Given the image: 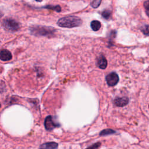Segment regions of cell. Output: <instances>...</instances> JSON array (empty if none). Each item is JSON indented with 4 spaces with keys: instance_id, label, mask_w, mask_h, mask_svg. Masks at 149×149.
<instances>
[{
    "instance_id": "1",
    "label": "cell",
    "mask_w": 149,
    "mask_h": 149,
    "mask_svg": "<svg viewBox=\"0 0 149 149\" xmlns=\"http://www.w3.org/2000/svg\"><path fill=\"white\" fill-rule=\"evenodd\" d=\"M82 24L81 19L76 16H68L60 18L57 24L61 27L73 28L81 26Z\"/></svg>"
},
{
    "instance_id": "2",
    "label": "cell",
    "mask_w": 149,
    "mask_h": 149,
    "mask_svg": "<svg viewBox=\"0 0 149 149\" xmlns=\"http://www.w3.org/2000/svg\"><path fill=\"white\" fill-rule=\"evenodd\" d=\"M31 34L36 36H47L54 33L56 30L52 27L43 26H34L30 28Z\"/></svg>"
},
{
    "instance_id": "3",
    "label": "cell",
    "mask_w": 149,
    "mask_h": 149,
    "mask_svg": "<svg viewBox=\"0 0 149 149\" xmlns=\"http://www.w3.org/2000/svg\"><path fill=\"white\" fill-rule=\"evenodd\" d=\"M2 26L5 30L11 32L16 31L20 29V23L11 18L4 19L2 21Z\"/></svg>"
},
{
    "instance_id": "4",
    "label": "cell",
    "mask_w": 149,
    "mask_h": 149,
    "mask_svg": "<svg viewBox=\"0 0 149 149\" xmlns=\"http://www.w3.org/2000/svg\"><path fill=\"white\" fill-rule=\"evenodd\" d=\"M60 125L58 123H56L54 119L52 116H48L45 118V121H44V126L46 130L50 131L53 130L56 127H59Z\"/></svg>"
},
{
    "instance_id": "5",
    "label": "cell",
    "mask_w": 149,
    "mask_h": 149,
    "mask_svg": "<svg viewBox=\"0 0 149 149\" xmlns=\"http://www.w3.org/2000/svg\"><path fill=\"white\" fill-rule=\"evenodd\" d=\"M106 81L108 86H114L119 81V77L115 72H111L106 76Z\"/></svg>"
},
{
    "instance_id": "6",
    "label": "cell",
    "mask_w": 149,
    "mask_h": 149,
    "mask_svg": "<svg viewBox=\"0 0 149 149\" xmlns=\"http://www.w3.org/2000/svg\"><path fill=\"white\" fill-rule=\"evenodd\" d=\"M12 58L11 52L8 49H2L0 54V58L1 61H10Z\"/></svg>"
},
{
    "instance_id": "7",
    "label": "cell",
    "mask_w": 149,
    "mask_h": 149,
    "mask_svg": "<svg viewBox=\"0 0 149 149\" xmlns=\"http://www.w3.org/2000/svg\"><path fill=\"white\" fill-rule=\"evenodd\" d=\"M129 102V99L126 97H119L114 100L115 104L118 107H124Z\"/></svg>"
},
{
    "instance_id": "8",
    "label": "cell",
    "mask_w": 149,
    "mask_h": 149,
    "mask_svg": "<svg viewBox=\"0 0 149 149\" xmlns=\"http://www.w3.org/2000/svg\"><path fill=\"white\" fill-rule=\"evenodd\" d=\"M107 61L104 56L101 55L98 58L97 65L98 66L102 69H105L107 66Z\"/></svg>"
},
{
    "instance_id": "9",
    "label": "cell",
    "mask_w": 149,
    "mask_h": 149,
    "mask_svg": "<svg viewBox=\"0 0 149 149\" xmlns=\"http://www.w3.org/2000/svg\"><path fill=\"white\" fill-rule=\"evenodd\" d=\"M57 147H58V144L55 142H48V143H44L40 146V148H49V149L56 148Z\"/></svg>"
},
{
    "instance_id": "10",
    "label": "cell",
    "mask_w": 149,
    "mask_h": 149,
    "mask_svg": "<svg viewBox=\"0 0 149 149\" xmlns=\"http://www.w3.org/2000/svg\"><path fill=\"white\" fill-rule=\"evenodd\" d=\"M90 26L93 30L98 31L100 29L101 24V23L98 20H93L90 23Z\"/></svg>"
},
{
    "instance_id": "11",
    "label": "cell",
    "mask_w": 149,
    "mask_h": 149,
    "mask_svg": "<svg viewBox=\"0 0 149 149\" xmlns=\"http://www.w3.org/2000/svg\"><path fill=\"white\" fill-rule=\"evenodd\" d=\"M41 8H45V9H51V10H55L57 12H60L61 11V8L59 5H46L44 6H42L41 7Z\"/></svg>"
},
{
    "instance_id": "12",
    "label": "cell",
    "mask_w": 149,
    "mask_h": 149,
    "mask_svg": "<svg viewBox=\"0 0 149 149\" xmlns=\"http://www.w3.org/2000/svg\"><path fill=\"white\" fill-rule=\"evenodd\" d=\"M115 133V131L111 129H104L103 130H102L100 133V136H107V135H109V134H112Z\"/></svg>"
},
{
    "instance_id": "13",
    "label": "cell",
    "mask_w": 149,
    "mask_h": 149,
    "mask_svg": "<svg viewBox=\"0 0 149 149\" xmlns=\"http://www.w3.org/2000/svg\"><path fill=\"white\" fill-rule=\"evenodd\" d=\"M102 16L105 19H109L111 16V12L110 10H104L102 12V14H101Z\"/></svg>"
},
{
    "instance_id": "14",
    "label": "cell",
    "mask_w": 149,
    "mask_h": 149,
    "mask_svg": "<svg viewBox=\"0 0 149 149\" xmlns=\"http://www.w3.org/2000/svg\"><path fill=\"white\" fill-rule=\"evenodd\" d=\"M143 33L147 36H149V25H145L141 29Z\"/></svg>"
},
{
    "instance_id": "15",
    "label": "cell",
    "mask_w": 149,
    "mask_h": 149,
    "mask_svg": "<svg viewBox=\"0 0 149 149\" xmlns=\"http://www.w3.org/2000/svg\"><path fill=\"white\" fill-rule=\"evenodd\" d=\"M102 0H93V2L91 3L90 5L93 8H97L101 4Z\"/></svg>"
},
{
    "instance_id": "16",
    "label": "cell",
    "mask_w": 149,
    "mask_h": 149,
    "mask_svg": "<svg viewBox=\"0 0 149 149\" xmlns=\"http://www.w3.org/2000/svg\"><path fill=\"white\" fill-rule=\"evenodd\" d=\"M144 7L145 8L147 15L149 17V0H147L144 2Z\"/></svg>"
},
{
    "instance_id": "17",
    "label": "cell",
    "mask_w": 149,
    "mask_h": 149,
    "mask_svg": "<svg viewBox=\"0 0 149 149\" xmlns=\"http://www.w3.org/2000/svg\"><path fill=\"white\" fill-rule=\"evenodd\" d=\"M101 145V143H95V144H94L93 145L88 147L89 148H97L98 147H99Z\"/></svg>"
},
{
    "instance_id": "18",
    "label": "cell",
    "mask_w": 149,
    "mask_h": 149,
    "mask_svg": "<svg viewBox=\"0 0 149 149\" xmlns=\"http://www.w3.org/2000/svg\"><path fill=\"white\" fill-rule=\"evenodd\" d=\"M36 1L37 2H41L42 0H36Z\"/></svg>"
}]
</instances>
